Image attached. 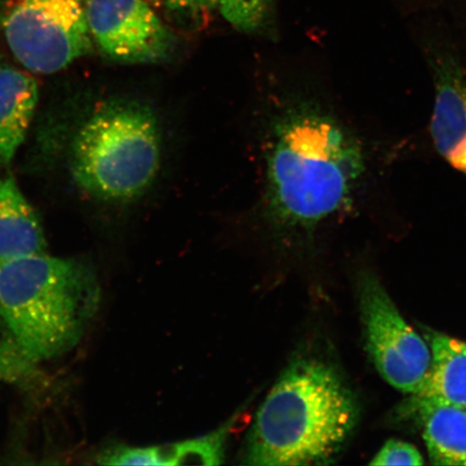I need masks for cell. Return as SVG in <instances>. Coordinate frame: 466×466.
<instances>
[{
    "instance_id": "cell-17",
    "label": "cell",
    "mask_w": 466,
    "mask_h": 466,
    "mask_svg": "<svg viewBox=\"0 0 466 466\" xmlns=\"http://www.w3.org/2000/svg\"><path fill=\"white\" fill-rule=\"evenodd\" d=\"M424 460L418 451L408 442L400 441H388L381 448L370 465H422Z\"/></svg>"
},
{
    "instance_id": "cell-10",
    "label": "cell",
    "mask_w": 466,
    "mask_h": 466,
    "mask_svg": "<svg viewBox=\"0 0 466 466\" xmlns=\"http://www.w3.org/2000/svg\"><path fill=\"white\" fill-rule=\"evenodd\" d=\"M38 98L31 75L0 64V166L9 165L25 142Z\"/></svg>"
},
{
    "instance_id": "cell-12",
    "label": "cell",
    "mask_w": 466,
    "mask_h": 466,
    "mask_svg": "<svg viewBox=\"0 0 466 466\" xmlns=\"http://www.w3.org/2000/svg\"><path fill=\"white\" fill-rule=\"evenodd\" d=\"M419 406L431 462L466 466V410L423 398Z\"/></svg>"
},
{
    "instance_id": "cell-4",
    "label": "cell",
    "mask_w": 466,
    "mask_h": 466,
    "mask_svg": "<svg viewBox=\"0 0 466 466\" xmlns=\"http://www.w3.org/2000/svg\"><path fill=\"white\" fill-rule=\"evenodd\" d=\"M160 130L147 105L130 100L102 105L75 138L71 167L76 182L103 200L141 197L160 171Z\"/></svg>"
},
{
    "instance_id": "cell-15",
    "label": "cell",
    "mask_w": 466,
    "mask_h": 466,
    "mask_svg": "<svg viewBox=\"0 0 466 466\" xmlns=\"http://www.w3.org/2000/svg\"><path fill=\"white\" fill-rule=\"evenodd\" d=\"M272 3L273 0H218V11L238 31L252 33L266 22Z\"/></svg>"
},
{
    "instance_id": "cell-6",
    "label": "cell",
    "mask_w": 466,
    "mask_h": 466,
    "mask_svg": "<svg viewBox=\"0 0 466 466\" xmlns=\"http://www.w3.org/2000/svg\"><path fill=\"white\" fill-rule=\"evenodd\" d=\"M360 310L367 349L384 380L401 392L420 393L432 365L430 350L375 278L360 285Z\"/></svg>"
},
{
    "instance_id": "cell-14",
    "label": "cell",
    "mask_w": 466,
    "mask_h": 466,
    "mask_svg": "<svg viewBox=\"0 0 466 466\" xmlns=\"http://www.w3.org/2000/svg\"><path fill=\"white\" fill-rule=\"evenodd\" d=\"M38 364L13 340H0V381L25 389L44 388L48 380Z\"/></svg>"
},
{
    "instance_id": "cell-8",
    "label": "cell",
    "mask_w": 466,
    "mask_h": 466,
    "mask_svg": "<svg viewBox=\"0 0 466 466\" xmlns=\"http://www.w3.org/2000/svg\"><path fill=\"white\" fill-rule=\"evenodd\" d=\"M434 86L431 137L439 154L466 177V56L432 40L424 51Z\"/></svg>"
},
{
    "instance_id": "cell-5",
    "label": "cell",
    "mask_w": 466,
    "mask_h": 466,
    "mask_svg": "<svg viewBox=\"0 0 466 466\" xmlns=\"http://www.w3.org/2000/svg\"><path fill=\"white\" fill-rule=\"evenodd\" d=\"M3 27L16 60L33 73L60 72L93 49L86 0H15Z\"/></svg>"
},
{
    "instance_id": "cell-16",
    "label": "cell",
    "mask_w": 466,
    "mask_h": 466,
    "mask_svg": "<svg viewBox=\"0 0 466 466\" xmlns=\"http://www.w3.org/2000/svg\"><path fill=\"white\" fill-rule=\"evenodd\" d=\"M147 2L179 19L197 21L218 10V0H147Z\"/></svg>"
},
{
    "instance_id": "cell-2",
    "label": "cell",
    "mask_w": 466,
    "mask_h": 466,
    "mask_svg": "<svg viewBox=\"0 0 466 466\" xmlns=\"http://www.w3.org/2000/svg\"><path fill=\"white\" fill-rule=\"evenodd\" d=\"M355 405L337 371L313 355L296 354L259 408L240 463H329L353 429Z\"/></svg>"
},
{
    "instance_id": "cell-7",
    "label": "cell",
    "mask_w": 466,
    "mask_h": 466,
    "mask_svg": "<svg viewBox=\"0 0 466 466\" xmlns=\"http://www.w3.org/2000/svg\"><path fill=\"white\" fill-rule=\"evenodd\" d=\"M86 15L93 42L114 61L163 63L177 48V37L147 0H86Z\"/></svg>"
},
{
    "instance_id": "cell-13",
    "label": "cell",
    "mask_w": 466,
    "mask_h": 466,
    "mask_svg": "<svg viewBox=\"0 0 466 466\" xmlns=\"http://www.w3.org/2000/svg\"><path fill=\"white\" fill-rule=\"evenodd\" d=\"M419 398L466 410V342L437 335L432 339V365Z\"/></svg>"
},
{
    "instance_id": "cell-9",
    "label": "cell",
    "mask_w": 466,
    "mask_h": 466,
    "mask_svg": "<svg viewBox=\"0 0 466 466\" xmlns=\"http://www.w3.org/2000/svg\"><path fill=\"white\" fill-rule=\"evenodd\" d=\"M197 439L159 446L118 445L98 454L102 465H219L224 463L226 445L232 424Z\"/></svg>"
},
{
    "instance_id": "cell-11",
    "label": "cell",
    "mask_w": 466,
    "mask_h": 466,
    "mask_svg": "<svg viewBox=\"0 0 466 466\" xmlns=\"http://www.w3.org/2000/svg\"><path fill=\"white\" fill-rule=\"evenodd\" d=\"M42 224L14 177H0V261L46 253Z\"/></svg>"
},
{
    "instance_id": "cell-3",
    "label": "cell",
    "mask_w": 466,
    "mask_h": 466,
    "mask_svg": "<svg viewBox=\"0 0 466 466\" xmlns=\"http://www.w3.org/2000/svg\"><path fill=\"white\" fill-rule=\"evenodd\" d=\"M100 300L96 272L83 262L46 253L0 261V317L38 363L77 345Z\"/></svg>"
},
{
    "instance_id": "cell-1",
    "label": "cell",
    "mask_w": 466,
    "mask_h": 466,
    "mask_svg": "<svg viewBox=\"0 0 466 466\" xmlns=\"http://www.w3.org/2000/svg\"><path fill=\"white\" fill-rule=\"evenodd\" d=\"M265 154V203L278 228L311 232L351 212L369 182L363 139L334 110L302 102L271 127Z\"/></svg>"
}]
</instances>
